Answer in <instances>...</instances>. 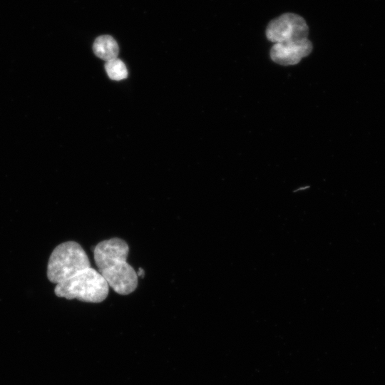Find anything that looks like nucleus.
<instances>
[{
  "instance_id": "1",
  "label": "nucleus",
  "mask_w": 385,
  "mask_h": 385,
  "mask_svg": "<svg viewBox=\"0 0 385 385\" xmlns=\"http://www.w3.org/2000/svg\"><path fill=\"white\" fill-rule=\"evenodd\" d=\"M98 271L116 293L127 295L138 286V275L127 262L128 245L123 240L113 237L98 243L93 247Z\"/></svg>"
},
{
  "instance_id": "2",
  "label": "nucleus",
  "mask_w": 385,
  "mask_h": 385,
  "mask_svg": "<svg viewBox=\"0 0 385 385\" xmlns=\"http://www.w3.org/2000/svg\"><path fill=\"white\" fill-rule=\"evenodd\" d=\"M54 292L58 297L99 303L108 297L109 286L100 272L90 267L57 284Z\"/></svg>"
},
{
  "instance_id": "3",
  "label": "nucleus",
  "mask_w": 385,
  "mask_h": 385,
  "mask_svg": "<svg viewBox=\"0 0 385 385\" xmlns=\"http://www.w3.org/2000/svg\"><path fill=\"white\" fill-rule=\"evenodd\" d=\"M91 267L89 258L76 242L58 245L51 252L47 265V277L56 284L67 280Z\"/></svg>"
},
{
  "instance_id": "4",
  "label": "nucleus",
  "mask_w": 385,
  "mask_h": 385,
  "mask_svg": "<svg viewBox=\"0 0 385 385\" xmlns=\"http://www.w3.org/2000/svg\"><path fill=\"white\" fill-rule=\"evenodd\" d=\"M309 28L298 14L286 13L272 20L267 25L266 36L274 43L297 41L308 38Z\"/></svg>"
},
{
  "instance_id": "5",
  "label": "nucleus",
  "mask_w": 385,
  "mask_h": 385,
  "mask_svg": "<svg viewBox=\"0 0 385 385\" xmlns=\"http://www.w3.org/2000/svg\"><path fill=\"white\" fill-rule=\"evenodd\" d=\"M312 43L308 39L297 41L274 43L270 50L271 59L282 66L298 63L312 51Z\"/></svg>"
},
{
  "instance_id": "6",
  "label": "nucleus",
  "mask_w": 385,
  "mask_h": 385,
  "mask_svg": "<svg viewBox=\"0 0 385 385\" xmlns=\"http://www.w3.org/2000/svg\"><path fill=\"white\" fill-rule=\"evenodd\" d=\"M93 50L96 56L107 61L115 58L119 51L117 42L108 35L98 37L93 43Z\"/></svg>"
},
{
  "instance_id": "7",
  "label": "nucleus",
  "mask_w": 385,
  "mask_h": 385,
  "mask_svg": "<svg viewBox=\"0 0 385 385\" xmlns=\"http://www.w3.org/2000/svg\"><path fill=\"white\" fill-rule=\"evenodd\" d=\"M105 68L109 78L113 80L120 81L127 77L128 71L125 65L117 58L108 61Z\"/></svg>"
},
{
  "instance_id": "8",
  "label": "nucleus",
  "mask_w": 385,
  "mask_h": 385,
  "mask_svg": "<svg viewBox=\"0 0 385 385\" xmlns=\"http://www.w3.org/2000/svg\"><path fill=\"white\" fill-rule=\"evenodd\" d=\"M138 277H143L144 276V270L142 268H139V271L137 272Z\"/></svg>"
}]
</instances>
